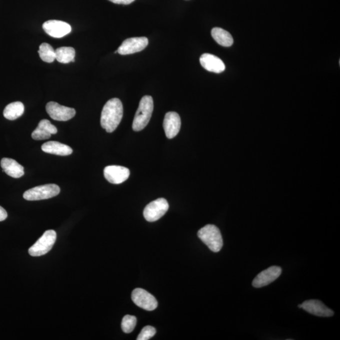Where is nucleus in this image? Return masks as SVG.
<instances>
[{
    "label": "nucleus",
    "mask_w": 340,
    "mask_h": 340,
    "mask_svg": "<svg viewBox=\"0 0 340 340\" xmlns=\"http://www.w3.org/2000/svg\"><path fill=\"white\" fill-rule=\"evenodd\" d=\"M123 106L118 98L109 100L104 106L101 114L100 123L102 128L106 132H114L122 120Z\"/></svg>",
    "instance_id": "obj_1"
},
{
    "label": "nucleus",
    "mask_w": 340,
    "mask_h": 340,
    "mask_svg": "<svg viewBox=\"0 0 340 340\" xmlns=\"http://www.w3.org/2000/svg\"><path fill=\"white\" fill-rule=\"evenodd\" d=\"M154 108V103L152 96H143L140 102L139 108L135 114L132 124L134 131H140L146 127L149 123Z\"/></svg>",
    "instance_id": "obj_2"
},
{
    "label": "nucleus",
    "mask_w": 340,
    "mask_h": 340,
    "mask_svg": "<svg viewBox=\"0 0 340 340\" xmlns=\"http://www.w3.org/2000/svg\"><path fill=\"white\" fill-rule=\"evenodd\" d=\"M201 241L208 246L211 251L215 252L220 251L223 246L222 235L218 227L208 224L201 228L198 233Z\"/></svg>",
    "instance_id": "obj_3"
},
{
    "label": "nucleus",
    "mask_w": 340,
    "mask_h": 340,
    "mask_svg": "<svg viewBox=\"0 0 340 340\" xmlns=\"http://www.w3.org/2000/svg\"><path fill=\"white\" fill-rule=\"evenodd\" d=\"M60 193V188L57 184H47L29 189L24 194V198L29 201L44 200L54 198Z\"/></svg>",
    "instance_id": "obj_4"
},
{
    "label": "nucleus",
    "mask_w": 340,
    "mask_h": 340,
    "mask_svg": "<svg viewBox=\"0 0 340 340\" xmlns=\"http://www.w3.org/2000/svg\"><path fill=\"white\" fill-rule=\"evenodd\" d=\"M57 234L54 230H48L30 248L28 252L32 256H40L48 254L56 241Z\"/></svg>",
    "instance_id": "obj_5"
},
{
    "label": "nucleus",
    "mask_w": 340,
    "mask_h": 340,
    "mask_svg": "<svg viewBox=\"0 0 340 340\" xmlns=\"http://www.w3.org/2000/svg\"><path fill=\"white\" fill-rule=\"evenodd\" d=\"M169 208V204L166 199L160 198L148 204L144 210V217L148 222H154L159 220Z\"/></svg>",
    "instance_id": "obj_6"
},
{
    "label": "nucleus",
    "mask_w": 340,
    "mask_h": 340,
    "mask_svg": "<svg viewBox=\"0 0 340 340\" xmlns=\"http://www.w3.org/2000/svg\"><path fill=\"white\" fill-rule=\"evenodd\" d=\"M131 296L134 303L142 309L152 312L156 310L158 307L156 298L144 289L140 288L134 289Z\"/></svg>",
    "instance_id": "obj_7"
},
{
    "label": "nucleus",
    "mask_w": 340,
    "mask_h": 340,
    "mask_svg": "<svg viewBox=\"0 0 340 340\" xmlns=\"http://www.w3.org/2000/svg\"><path fill=\"white\" fill-rule=\"evenodd\" d=\"M46 111L53 120L68 121L76 115L74 108L60 105L54 102H50L46 105Z\"/></svg>",
    "instance_id": "obj_8"
},
{
    "label": "nucleus",
    "mask_w": 340,
    "mask_h": 340,
    "mask_svg": "<svg viewBox=\"0 0 340 340\" xmlns=\"http://www.w3.org/2000/svg\"><path fill=\"white\" fill-rule=\"evenodd\" d=\"M148 43L149 40L145 37L128 38L124 41L118 52L121 55L132 54L144 50Z\"/></svg>",
    "instance_id": "obj_9"
},
{
    "label": "nucleus",
    "mask_w": 340,
    "mask_h": 340,
    "mask_svg": "<svg viewBox=\"0 0 340 340\" xmlns=\"http://www.w3.org/2000/svg\"><path fill=\"white\" fill-rule=\"evenodd\" d=\"M44 30L50 37L62 38L72 31L70 24L63 21L51 20L46 22L42 26Z\"/></svg>",
    "instance_id": "obj_10"
},
{
    "label": "nucleus",
    "mask_w": 340,
    "mask_h": 340,
    "mask_svg": "<svg viewBox=\"0 0 340 340\" xmlns=\"http://www.w3.org/2000/svg\"><path fill=\"white\" fill-rule=\"evenodd\" d=\"M104 173L106 180L113 184H122L130 176V170L128 168L116 165L106 167Z\"/></svg>",
    "instance_id": "obj_11"
},
{
    "label": "nucleus",
    "mask_w": 340,
    "mask_h": 340,
    "mask_svg": "<svg viewBox=\"0 0 340 340\" xmlns=\"http://www.w3.org/2000/svg\"><path fill=\"white\" fill-rule=\"evenodd\" d=\"M280 267L273 266L264 270L258 274L252 281V285L255 288H261L273 282L281 275Z\"/></svg>",
    "instance_id": "obj_12"
},
{
    "label": "nucleus",
    "mask_w": 340,
    "mask_h": 340,
    "mask_svg": "<svg viewBox=\"0 0 340 340\" xmlns=\"http://www.w3.org/2000/svg\"><path fill=\"white\" fill-rule=\"evenodd\" d=\"M165 134L168 139H173L178 134L181 128L180 116L174 112L166 114L164 121Z\"/></svg>",
    "instance_id": "obj_13"
},
{
    "label": "nucleus",
    "mask_w": 340,
    "mask_h": 340,
    "mask_svg": "<svg viewBox=\"0 0 340 340\" xmlns=\"http://www.w3.org/2000/svg\"><path fill=\"white\" fill-rule=\"evenodd\" d=\"M302 308L310 314L320 317H330L334 312L319 300H308L302 304Z\"/></svg>",
    "instance_id": "obj_14"
},
{
    "label": "nucleus",
    "mask_w": 340,
    "mask_h": 340,
    "mask_svg": "<svg viewBox=\"0 0 340 340\" xmlns=\"http://www.w3.org/2000/svg\"><path fill=\"white\" fill-rule=\"evenodd\" d=\"M200 62L204 69L215 74H220L226 69L224 63L220 58L208 53L201 56Z\"/></svg>",
    "instance_id": "obj_15"
},
{
    "label": "nucleus",
    "mask_w": 340,
    "mask_h": 340,
    "mask_svg": "<svg viewBox=\"0 0 340 340\" xmlns=\"http://www.w3.org/2000/svg\"><path fill=\"white\" fill-rule=\"evenodd\" d=\"M1 166L4 172L14 178H20L24 174V167L14 159L4 158L2 160Z\"/></svg>",
    "instance_id": "obj_16"
},
{
    "label": "nucleus",
    "mask_w": 340,
    "mask_h": 340,
    "mask_svg": "<svg viewBox=\"0 0 340 340\" xmlns=\"http://www.w3.org/2000/svg\"><path fill=\"white\" fill-rule=\"evenodd\" d=\"M44 152L58 156H68L72 152V150L69 146L57 142H48L42 146Z\"/></svg>",
    "instance_id": "obj_17"
},
{
    "label": "nucleus",
    "mask_w": 340,
    "mask_h": 340,
    "mask_svg": "<svg viewBox=\"0 0 340 340\" xmlns=\"http://www.w3.org/2000/svg\"><path fill=\"white\" fill-rule=\"evenodd\" d=\"M211 35L216 42L223 47H230L234 42L230 33L220 28H213L211 31Z\"/></svg>",
    "instance_id": "obj_18"
},
{
    "label": "nucleus",
    "mask_w": 340,
    "mask_h": 340,
    "mask_svg": "<svg viewBox=\"0 0 340 340\" xmlns=\"http://www.w3.org/2000/svg\"><path fill=\"white\" fill-rule=\"evenodd\" d=\"M24 112V104L20 102H16L6 106L4 111V116L8 120H14L20 118Z\"/></svg>",
    "instance_id": "obj_19"
},
{
    "label": "nucleus",
    "mask_w": 340,
    "mask_h": 340,
    "mask_svg": "<svg viewBox=\"0 0 340 340\" xmlns=\"http://www.w3.org/2000/svg\"><path fill=\"white\" fill-rule=\"evenodd\" d=\"M56 60L60 63L67 64L74 62L75 50L72 47H62L55 50Z\"/></svg>",
    "instance_id": "obj_20"
},
{
    "label": "nucleus",
    "mask_w": 340,
    "mask_h": 340,
    "mask_svg": "<svg viewBox=\"0 0 340 340\" xmlns=\"http://www.w3.org/2000/svg\"><path fill=\"white\" fill-rule=\"evenodd\" d=\"M40 59L43 62L50 63L56 60V53L54 48L48 43H42L38 50Z\"/></svg>",
    "instance_id": "obj_21"
},
{
    "label": "nucleus",
    "mask_w": 340,
    "mask_h": 340,
    "mask_svg": "<svg viewBox=\"0 0 340 340\" xmlns=\"http://www.w3.org/2000/svg\"><path fill=\"white\" fill-rule=\"evenodd\" d=\"M136 323H137V319L135 316L131 315L125 316L123 318L122 324H121L122 331L126 334H130L134 330Z\"/></svg>",
    "instance_id": "obj_22"
},
{
    "label": "nucleus",
    "mask_w": 340,
    "mask_h": 340,
    "mask_svg": "<svg viewBox=\"0 0 340 340\" xmlns=\"http://www.w3.org/2000/svg\"><path fill=\"white\" fill-rule=\"evenodd\" d=\"M51 134L48 132L45 128L38 126V128L32 133V138L34 140H45L50 138Z\"/></svg>",
    "instance_id": "obj_23"
},
{
    "label": "nucleus",
    "mask_w": 340,
    "mask_h": 340,
    "mask_svg": "<svg viewBox=\"0 0 340 340\" xmlns=\"http://www.w3.org/2000/svg\"><path fill=\"white\" fill-rule=\"evenodd\" d=\"M156 334V329L154 327L147 326L143 328L137 338L138 340H148L152 338Z\"/></svg>",
    "instance_id": "obj_24"
},
{
    "label": "nucleus",
    "mask_w": 340,
    "mask_h": 340,
    "mask_svg": "<svg viewBox=\"0 0 340 340\" xmlns=\"http://www.w3.org/2000/svg\"><path fill=\"white\" fill-rule=\"evenodd\" d=\"M38 126L45 128L46 130H47L48 132L51 134V135L56 134L58 132L57 128L54 125H52L50 121L47 120V119H43V120H40V122L38 123Z\"/></svg>",
    "instance_id": "obj_25"
},
{
    "label": "nucleus",
    "mask_w": 340,
    "mask_h": 340,
    "mask_svg": "<svg viewBox=\"0 0 340 340\" xmlns=\"http://www.w3.org/2000/svg\"><path fill=\"white\" fill-rule=\"evenodd\" d=\"M114 4H130L134 2L135 0H108Z\"/></svg>",
    "instance_id": "obj_26"
},
{
    "label": "nucleus",
    "mask_w": 340,
    "mask_h": 340,
    "mask_svg": "<svg viewBox=\"0 0 340 340\" xmlns=\"http://www.w3.org/2000/svg\"><path fill=\"white\" fill-rule=\"evenodd\" d=\"M7 217H8V214H7L6 211L4 208L0 206V222L6 220Z\"/></svg>",
    "instance_id": "obj_27"
}]
</instances>
